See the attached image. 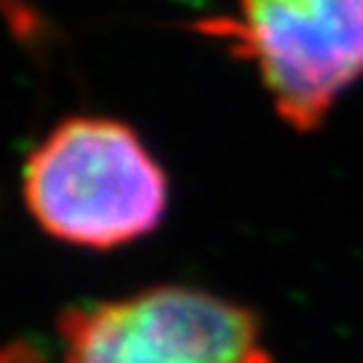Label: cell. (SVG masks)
<instances>
[{"label":"cell","mask_w":363,"mask_h":363,"mask_svg":"<svg viewBox=\"0 0 363 363\" xmlns=\"http://www.w3.org/2000/svg\"><path fill=\"white\" fill-rule=\"evenodd\" d=\"M22 196L43 232L108 250L156 229L167 210V175L132 127L73 116L27 156Z\"/></svg>","instance_id":"obj_1"},{"label":"cell","mask_w":363,"mask_h":363,"mask_svg":"<svg viewBox=\"0 0 363 363\" xmlns=\"http://www.w3.org/2000/svg\"><path fill=\"white\" fill-rule=\"evenodd\" d=\"M210 30L250 60L283 121L315 130L363 78V0H240Z\"/></svg>","instance_id":"obj_2"},{"label":"cell","mask_w":363,"mask_h":363,"mask_svg":"<svg viewBox=\"0 0 363 363\" xmlns=\"http://www.w3.org/2000/svg\"><path fill=\"white\" fill-rule=\"evenodd\" d=\"M62 342L65 363H269L253 312L181 286L67 312Z\"/></svg>","instance_id":"obj_3"},{"label":"cell","mask_w":363,"mask_h":363,"mask_svg":"<svg viewBox=\"0 0 363 363\" xmlns=\"http://www.w3.org/2000/svg\"><path fill=\"white\" fill-rule=\"evenodd\" d=\"M3 363H43V358L27 342H13L11 347L3 352Z\"/></svg>","instance_id":"obj_4"}]
</instances>
